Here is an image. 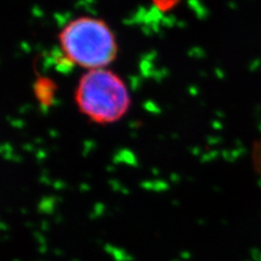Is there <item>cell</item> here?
<instances>
[{
  "label": "cell",
  "instance_id": "3",
  "mask_svg": "<svg viewBox=\"0 0 261 261\" xmlns=\"http://www.w3.org/2000/svg\"><path fill=\"white\" fill-rule=\"evenodd\" d=\"M57 86L48 77H40L34 85V92L37 100L44 106H50L54 102Z\"/></svg>",
  "mask_w": 261,
  "mask_h": 261
},
{
  "label": "cell",
  "instance_id": "1",
  "mask_svg": "<svg viewBox=\"0 0 261 261\" xmlns=\"http://www.w3.org/2000/svg\"><path fill=\"white\" fill-rule=\"evenodd\" d=\"M59 44L65 58L87 70L107 68L119 51L111 28L94 16L70 21L60 32Z\"/></svg>",
  "mask_w": 261,
  "mask_h": 261
},
{
  "label": "cell",
  "instance_id": "2",
  "mask_svg": "<svg viewBox=\"0 0 261 261\" xmlns=\"http://www.w3.org/2000/svg\"><path fill=\"white\" fill-rule=\"evenodd\" d=\"M74 98L81 113L99 124L121 120L130 107V96L124 81L107 68L84 73Z\"/></svg>",
  "mask_w": 261,
  "mask_h": 261
}]
</instances>
